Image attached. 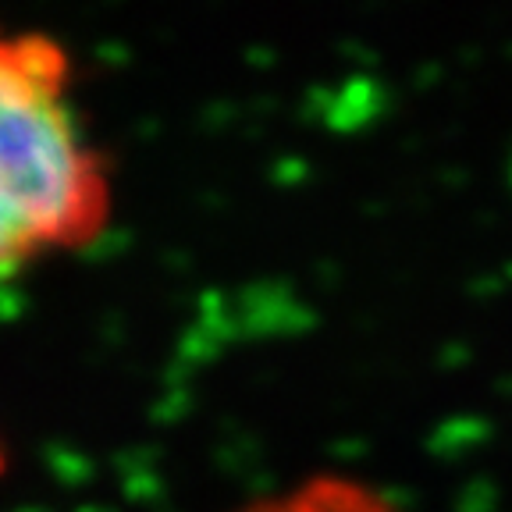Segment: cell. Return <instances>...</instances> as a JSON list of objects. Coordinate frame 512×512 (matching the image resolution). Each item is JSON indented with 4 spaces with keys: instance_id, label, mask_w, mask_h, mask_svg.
Listing matches in <instances>:
<instances>
[{
    "instance_id": "6da1fadb",
    "label": "cell",
    "mask_w": 512,
    "mask_h": 512,
    "mask_svg": "<svg viewBox=\"0 0 512 512\" xmlns=\"http://www.w3.org/2000/svg\"><path fill=\"white\" fill-rule=\"evenodd\" d=\"M111 214V164L75 111L72 54L0 22V278L89 249Z\"/></svg>"
},
{
    "instance_id": "7a4b0ae2",
    "label": "cell",
    "mask_w": 512,
    "mask_h": 512,
    "mask_svg": "<svg viewBox=\"0 0 512 512\" xmlns=\"http://www.w3.org/2000/svg\"><path fill=\"white\" fill-rule=\"evenodd\" d=\"M242 512H395L377 491L345 477H313L285 495L264 498Z\"/></svg>"
},
{
    "instance_id": "3957f363",
    "label": "cell",
    "mask_w": 512,
    "mask_h": 512,
    "mask_svg": "<svg viewBox=\"0 0 512 512\" xmlns=\"http://www.w3.org/2000/svg\"><path fill=\"white\" fill-rule=\"evenodd\" d=\"M0 470H4V448H0Z\"/></svg>"
}]
</instances>
